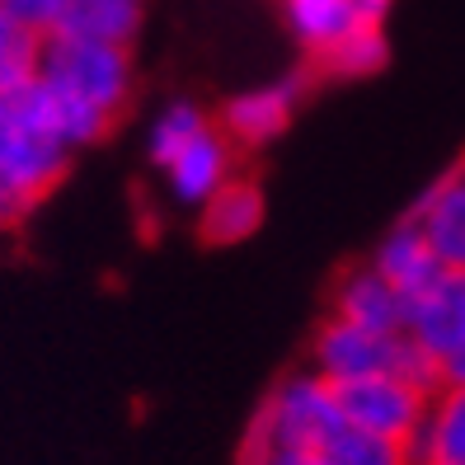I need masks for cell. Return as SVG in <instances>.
Returning a JSON list of instances; mask_svg holds the SVG:
<instances>
[{
    "instance_id": "9",
    "label": "cell",
    "mask_w": 465,
    "mask_h": 465,
    "mask_svg": "<svg viewBox=\"0 0 465 465\" xmlns=\"http://www.w3.org/2000/svg\"><path fill=\"white\" fill-rule=\"evenodd\" d=\"M391 10V0H282V19L306 47V57L330 52L343 34L358 24H381Z\"/></svg>"
},
{
    "instance_id": "12",
    "label": "cell",
    "mask_w": 465,
    "mask_h": 465,
    "mask_svg": "<svg viewBox=\"0 0 465 465\" xmlns=\"http://www.w3.org/2000/svg\"><path fill=\"white\" fill-rule=\"evenodd\" d=\"M334 315L362 324V330L400 334L404 330V292L395 282L381 278L371 263L348 268L343 278H339V287H334Z\"/></svg>"
},
{
    "instance_id": "19",
    "label": "cell",
    "mask_w": 465,
    "mask_h": 465,
    "mask_svg": "<svg viewBox=\"0 0 465 465\" xmlns=\"http://www.w3.org/2000/svg\"><path fill=\"white\" fill-rule=\"evenodd\" d=\"M207 127H212L207 108H198L193 99H174L170 108H160V118L151 123V136H146L151 165H155V170H165L170 160H174L188 142H198Z\"/></svg>"
},
{
    "instance_id": "3",
    "label": "cell",
    "mask_w": 465,
    "mask_h": 465,
    "mask_svg": "<svg viewBox=\"0 0 465 465\" xmlns=\"http://www.w3.org/2000/svg\"><path fill=\"white\" fill-rule=\"evenodd\" d=\"M404 334L423 348L442 386L465 381V268H442L428 287L404 296Z\"/></svg>"
},
{
    "instance_id": "13",
    "label": "cell",
    "mask_w": 465,
    "mask_h": 465,
    "mask_svg": "<svg viewBox=\"0 0 465 465\" xmlns=\"http://www.w3.org/2000/svg\"><path fill=\"white\" fill-rule=\"evenodd\" d=\"M409 456L414 465H465V381L428 395V414L409 442Z\"/></svg>"
},
{
    "instance_id": "6",
    "label": "cell",
    "mask_w": 465,
    "mask_h": 465,
    "mask_svg": "<svg viewBox=\"0 0 465 465\" xmlns=\"http://www.w3.org/2000/svg\"><path fill=\"white\" fill-rule=\"evenodd\" d=\"M254 423L282 442H296V447H320L334 428H343V414H339V395L334 386L324 381L320 371H292L287 381L268 391V400L259 404Z\"/></svg>"
},
{
    "instance_id": "20",
    "label": "cell",
    "mask_w": 465,
    "mask_h": 465,
    "mask_svg": "<svg viewBox=\"0 0 465 465\" xmlns=\"http://www.w3.org/2000/svg\"><path fill=\"white\" fill-rule=\"evenodd\" d=\"M43 66V38L0 10V99L24 90Z\"/></svg>"
},
{
    "instance_id": "8",
    "label": "cell",
    "mask_w": 465,
    "mask_h": 465,
    "mask_svg": "<svg viewBox=\"0 0 465 465\" xmlns=\"http://www.w3.org/2000/svg\"><path fill=\"white\" fill-rule=\"evenodd\" d=\"M15 99L24 104V114H29L43 132H52L66 151H85L94 142H104L108 127H114V114H104L99 104L80 99L75 90L57 85V80L47 75H34L24 90H15Z\"/></svg>"
},
{
    "instance_id": "10",
    "label": "cell",
    "mask_w": 465,
    "mask_h": 465,
    "mask_svg": "<svg viewBox=\"0 0 465 465\" xmlns=\"http://www.w3.org/2000/svg\"><path fill=\"white\" fill-rule=\"evenodd\" d=\"M409 222L428 235L432 254L447 268H465V160L409 207Z\"/></svg>"
},
{
    "instance_id": "17",
    "label": "cell",
    "mask_w": 465,
    "mask_h": 465,
    "mask_svg": "<svg viewBox=\"0 0 465 465\" xmlns=\"http://www.w3.org/2000/svg\"><path fill=\"white\" fill-rule=\"evenodd\" d=\"M311 465H414V456H409L404 442H391V437H376V432L343 423L311 451Z\"/></svg>"
},
{
    "instance_id": "16",
    "label": "cell",
    "mask_w": 465,
    "mask_h": 465,
    "mask_svg": "<svg viewBox=\"0 0 465 465\" xmlns=\"http://www.w3.org/2000/svg\"><path fill=\"white\" fill-rule=\"evenodd\" d=\"M136 29H142V0H66V15L57 24V34L123 43V47H132Z\"/></svg>"
},
{
    "instance_id": "4",
    "label": "cell",
    "mask_w": 465,
    "mask_h": 465,
    "mask_svg": "<svg viewBox=\"0 0 465 465\" xmlns=\"http://www.w3.org/2000/svg\"><path fill=\"white\" fill-rule=\"evenodd\" d=\"M38 75L57 80L75 90L80 99L99 104L104 114H123L132 94V52L123 43H99V38H75V34H52L43 38V66Z\"/></svg>"
},
{
    "instance_id": "22",
    "label": "cell",
    "mask_w": 465,
    "mask_h": 465,
    "mask_svg": "<svg viewBox=\"0 0 465 465\" xmlns=\"http://www.w3.org/2000/svg\"><path fill=\"white\" fill-rule=\"evenodd\" d=\"M0 10H5L15 24H24L29 34L52 38L57 24H62V15H66V0H0Z\"/></svg>"
},
{
    "instance_id": "5",
    "label": "cell",
    "mask_w": 465,
    "mask_h": 465,
    "mask_svg": "<svg viewBox=\"0 0 465 465\" xmlns=\"http://www.w3.org/2000/svg\"><path fill=\"white\" fill-rule=\"evenodd\" d=\"M339 395V414L348 428H362V432H376V437H391V442H414V432L428 414V395L423 386L404 376H358V381H343L334 386Z\"/></svg>"
},
{
    "instance_id": "11",
    "label": "cell",
    "mask_w": 465,
    "mask_h": 465,
    "mask_svg": "<svg viewBox=\"0 0 465 465\" xmlns=\"http://www.w3.org/2000/svg\"><path fill=\"white\" fill-rule=\"evenodd\" d=\"M231 174H235V146L226 142V132L216 127V118H212V127L198 136V142H188L165 165L170 193L183 207H203Z\"/></svg>"
},
{
    "instance_id": "23",
    "label": "cell",
    "mask_w": 465,
    "mask_h": 465,
    "mask_svg": "<svg viewBox=\"0 0 465 465\" xmlns=\"http://www.w3.org/2000/svg\"><path fill=\"white\" fill-rule=\"evenodd\" d=\"M19 222H24V207L5 193V183H0V235H5L10 226H19Z\"/></svg>"
},
{
    "instance_id": "2",
    "label": "cell",
    "mask_w": 465,
    "mask_h": 465,
    "mask_svg": "<svg viewBox=\"0 0 465 465\" xmlns=\"http://www.w3.org/2000/svg\"><path fill=\"white\" fill-rule=\"evenodd\" d=\"M71 155L75 151H66L52 132H43L15 94L0 99V183L24 212L38 207L66 179Z\"/></svg>"
},
{
    "instance_id": "21",
    "label": "cell",
    "mask_w": 465,
    "mask_h": 465,
    "mask_svg": "<svg viewBox=\"0 0 465 465\" xmlns=\"http://www.w3.org/2000/svg\"><path fill=\"white\" fill-rule=\"evenodd\" d=\"M240 465H311V447L282 442V437H272L259 423H250V432H244V442H240Z\"/></svg>"
},
{
    "instance_id": "7",
    "label": "cell",
    "mask_w": 465,
    "mask_h": 465,
    "mask_svg": "<svg viewBox=\"0 0 465 465\" xmlns=\"http://www.w3.org/2000/svg\"><path fill=\"white\" fill-rule=\"evenodd\" d=\"M306 99V71H296L287 80H268V85H254L235 94L222 114H216V127L226 132V142L235 151H259L272 136H282L287 123L296 118V104Z\"/></svg>"
},
{
    "instance_id": "14",
    "label": "cell",
    "mask_w": 465,
    "mask_h": 465,
    "mask_svg": "<svg viewBox=\"0 0 465 465\" xmlns=\"http://www.w3.org/2000/svg\"><path fill=\"white\" fill-rule=\"evenodd\" d=\"M263 222V188L250 174H231L216 193L198 207V231L207 244H240Z\"/></svg>"
},
{
    "instance_id": "15",
    "label": "cell",
    "mask_w": 465,
    "mask_h": 465,
    "mask_svg": "<svg viewBox=\"0 0 465 465\" xmlns=\"http://www.w3.org/2000/svg\"><path fill=\"white\" fill-rule=\"evenodd\" d=\"M371 268H376L386 282H395L404 296H414V292H419V287H428V282H432V278H437V272H442L447 263L432 254L428 235H423V231H419V226L404 216V222H400L386 240H381V244H376Z\"/></svg>"
},
{
    "instance_id": "1",
    "label": "cell",
    "mask_w": 465,
    "mask_h": 465,
    "mask_svg": "<svg viewBox=\"0 0 465 465\" xmlns=\"http://www.w3.org/2000/svg\"><path fill=\"white\" fill-rule=\"evenodd\" d=\"M311 371H320L330 386H343V381H358V376H404L423 391H437V367L423 358V348L409 339L404 330L400 334H386V330H362L352 320H339L330 315L315 330V343H311Z\"/></svg>"
},
{
    "instance_id": "18",
    "label": "cell",
    "mask_w": 465,
    "mask_h": 465,
    "mask_svg": "<svg viewBox=\"0 0 465 465\" xmlns=\"http://www.w3.org/2000/svg\"><path fill=\"white\" fill-rule=\"evenodd\" d=\"M311 66L320 75H334V80H362V75L386 66V34H381V24H358L330 52L311 57Z\"/></svg>"
}]
</instances>
